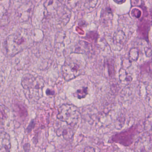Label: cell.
I'll use <instances>...</instances> for the list:
<instances>
[{
    "mask_svg": "<svg viewBox=\"0 0 152 152\" xmlns=\"http://www.w3.org/2000/svg\"><path fill=\"white\" fill-rule=\"evenodd\" d=\"M27 42L26 31L22 29L10 35L4 43L7 54L13 55L21 51L26 46Z\"/></svg>",
    "mask_w": 152,
    "mask_h": 152,
    "instance_id": "6da1fadb",
    "label": "cell"
},
{
    "mask_svg": "<svg viewBox=\"0 0 152 152\" xmlns=\"http://www.w3.org/2000/svg\"><path fill=\"white\" fill-rule=\"evenodd\" d=\"M85 69L86 65L83 62L69 58L62 67V76L65 80L69 81L83 74Z\"/></svg>",
    "mask_w": 152,
    "mask_h": 152,
    "instance_id": "7a4b0ae2",
    "label": "cell"
},
{
    "mask_svg": "<svg viewBox=\"0 0 152 152\" xmlns=\"http://www.w3.org/2000/svg\"><path fill=\"white\" fill-rule=\"evenodd\" d=\"M79 112L74 105L65 104L59 109V113L57 117L61 121L66 122L70 126H76L79 119Z\"/></svg>",
    "mask_w": 152,
    "mask_h": 152,
    "instance_id": "3957f363",
    "label": "cell"
},
{
    "mask_svg": "<svg viewBox=\"0 0 152 152\" xmlns=\"http://www.w3.org/2000/svg\"><path fill=\"white\" fill-rule=\"evenodd\" d=\"M21 84L22 87L26 90L39 89L42 88L45 86V83L42 78L35 77L30 74L24 75Z\"/></svg>",
    "mask_w": 152,
    "mask_h": 152,
    "instance_id": "277c9868",
    "label": "cell"
},
{
    "mask_svg": "<svg viewBox=\"0 0 152 152\" xmlns=\"http://www.w3.org/2000/svg\"><path fill=\"white\" fill-rule=\"evenodd\" d=\"M10 140L9 135L4 132L0 133V151H10Z\"/></svg>",
    "mask_w": 152,
    "mask_h": 152,
    "instance_id": "5b68a950",
    "label": "cell"
},
{
    "mask_svg": "<svg viewBox=\"0 0 152 152\" xmlns=\"http://www.w3.org/2000/svg\"><path fill=\"white\" fill-rule=\"evenodd\" d=\"M114 39L118 43L122 44L126 42V37L124 32L122 30H118L114 34Z\"/></svg>",
    "mask_w": 152,
    "mask_h": 152,
    "instance_id": "8992f818",
    "label": "cell"
},
{
    "mask_svg": "<svg viewBox=\"0 0 152 152\" xmlns=\"http://www.w3.org/2000/svg\"><path fill=\"white\" fill-rule=\"evenodd\" d=\"M64 4L70 8H74L77 6L79 0H62Z\"/></svg>",
    "mask_w": 152,
    "mask_h": 152,
    "instance_id": "52a82bcc",
    "label": "cell"
},
{
    "mask_svg": "<svg viewBox=\"0 0 152 152\" xmlns=\"http://www.w3.org/2000/svg\"><path fill=\"white\" fill-rule=\"evenodd\" d=\"M87 87H83L82 89H79L77 92V95L78 98H84L87 94Z\"/></svg>",
    "mask_w": 152,
    "mask_h": 152,
    "instance_id": "ba28073f",
    "label": "cell"
},
{
    "mask_svg": "<svg viewBox=\"0 0 152 152\" xmlns=\"http://www.w3.org/2000/svg\"><path fill=\"white\" fill-rule=\"evenodd\" d=\"M131 14L133 17L137 18H139L142 15V12L139 9L134 8L131 11Z\"/></svg>",
    "mask_w": 152,
    "mask_h": 152,
    "instance_id": "9c48e42d",
    "label": "cell"
},
{
    "mask_svg": "<svg viewBox=\"0 0 152 152\" xmlns=\"http://www.w3.org/2000/svg\"><path fill=\"white\" fill-rule=\"evenodd\" d=\"M8 10L4 6L0 4V21L5 18Z\"/></svg>",
    "mask_w": 152,
    "mask_h": 152,
    "instance_id": "30bf717a",
    "label": "cell"
},
{
    "mask_svg": "<svg viewBox=\"0 0 152 152\" xmlns=\"http://www.w3.org/2000/svg\"><path fill=\"white\" fill-rule=\"evenodd\" d=\"M138 49L137 48H132L130 51L129 53V55L130 57H131V59H137L138 57Z\"/></svg>",
    "mask_w": 152,
    "mask_h": 152,
    "instance_id": "8fae6325",
    "label": "cell"
},
{
    "mask_svg": "<svg viewBox=\"0 0 152 152\" xmlns=\"http://www.w3.org/2000/svg\"><path fill=\"white\" fill-rule=\"evenodd\" d=\"M10 0H0V4L3 5L7 10H8L10 7Z\"/></svg>",
    "mask_w": 152,
    "mask_h": 152,
    "instance_id": "7c38bea8",
    "label": "cell"
},
{
    "mask_svg": "<svg viewBox=\"0 0 152 152\" xmlns=\"http://www.w3.org/2000/svg\"><path fill=\"white\" fill-rule=\"evenodd\" d=\"M113 1L118 4H121L124 3L126 0H113Z\"/></svg>",
    "mask_w": 152,
    "mask_h": 152,
    "instance_id": "4fadbf2b",
    "label": "cell"
},
{
    "mask_svg": "<svg viewBox=\"0 0 152 152\" xmlns=\"http://www.w3.org/2000/svg\"><path fill=\"white\" fill-rule=\"evenodd\" d=\"M151 37H152V34H151Z\"/></svg>",
    "mask_w": 152,
    "mask_h": 152,
    "instance_id": "5bb4252c",
    "label": "cell"
}]
</instances>
